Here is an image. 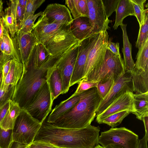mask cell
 <instances>
[{
  "label": "cell",
  "mask_w": 148,
  "mask_h": 148,
  "mask_svg": "<svg viewBox=\"0 0 148 148\" xmlns=\"http://www.w3.org/2000/svg\"><path fill=\"white\" fill-rule=\"evenodd\" d=\"M100 129L91 125L79 129L62 128L45 120L34 141L63 148H94L99 144Z\"/></svg>",
  "instance_id": "6da1fadb"
},
{
  "label": "cell",
  "mask_w": 148,
  "mask_h": 148,
  "mask_svg": "<svg viewBox=\"0 0 148 148\" xmlns=\"http://www.w3.org/2000/svg\"><path fill=\"white\" fill-rule=\"evenodd\" d=\"M102 99L96 87L84 91L79 101L52 124L67 128L87 127L96 116L97 110Z\"/></svg>",
  "instance_id": "7a4b0ae2"
},
{
  "label": "cell",
  "mask_w": 148,
  "mask_h": 148,
  "mask_svg": "<svg viewBox=\"0 0 148 148\" xmlns=\"http://www.w3.org/2000/svg\"><path fill=\"white\" fill-rule=\"evenodd\" d=\"M53 66L48 62L37 69L28 64L26 71L15 86L12 101L17 103L21 109H26L40 88L47 81L48 70Z\"/></svg>",
  "instance_id": "3957f363"
},
{
  "label": "cell",
  "mask_w": 148,
  "mask_h": 148,
  "mask_svg": "<svg viewBox=\"0 0 148 148\" xmlns=\"http://www.w3.org/2000/svg\"><path fill=\"white\" fill-rule=\"evenodd\" d=\"M25 109H21L12 130V141L30 145L34 141L42 125Z\"/></svg>",
  "instance_id": "277c9868"
},
{
  "label": "cell",
  "mask_w": 148,
  "mask_h": 148,
  "mask_svg": "<svg viewBox=\"0 0 148 148\" xmlns=\"http://www.w3.org/2000/svg\"><path fill=\"white\" fill-rule=\"evenodd\" d=\"M109 36L107 31L100 32L95 44L89 52L83 79L85 80L92 82L98 74L104 60Z\"/></svg>",
  "instance_id": "5b68a950"
},
{
  "label": "cell",
  "mask_w": 148,
  "mask_h": 148,
  "mask_svg": "<svg viewBox=\"0 0 148 148\" xmlns=\"http://www.w3.org/2000/svg\"><path fill=\"white\" fill-rule=\"evenodd\" d=\"M139 140L138 135L125 127L111 128L101 133L99 143L103 147L112 144L120 148H136Z\"/></svg>",
  "instance_id": "8992f818"
},
{
  "label": "cell",
  "mask_w": 148,
  "mask_h": 148,
  "mask_svg": "<svg viewBox=\"0 0 148 148\" xmlns=\"http://www.w3.org/2000/svg\"><path fill=\"white\" fill-rule=\"evenodd\" d=\"M69 25L49 38L42 44L55 58L60 59L73 46L79 42L72 34Z\"/></svg>",
  "instance_id": "52a82bcc"
},
{
  "label": "cell",
  "mask_w": 148,
  "mask_h": 148,
  "mask_svg": "<svg viewBox=\"0 0 148 148\" xmlns=\"http://www.w3.org/2000/svg\"><path fill=\"white\" fill-rule=\"evenodd\" d=\"M53 101L47 81L26 110L33 117L42 123L51 111Z\"/></svg>",
  "instance_id": "ba28073f"
},
{
  "label": "cell",
  "mask_w": 148,
  "mask_h": 148,
  "mask_svg": "<svg viewBox=\"0 0 148 148\" xmlns=\"http://www.w3.org/2000/svg\"><path fill=\"white\" fill-rule=\"evenodd\" d=\"M125 72L123 61L121 55H115L107 49L102 66L92 82L103 83L110 79L114 82Z\"/></svg>",
  "instance_id": "9c48e42d"
},
{
  "label": "cell",
  "mask_w": 148,
  "mask_h": 148,
  "mask_svg": "<svg viewBox=\"0 0 148 148\" xmlns=\"http://www.w3.org/2000/svg\"><path fill=\"white\" fill-rule=\"evenodd\" d=\"M99 33L93 34L79 42L77 57L70 80V87L78 83L83 78L88 54L95 44Z\"/></svg>",
  "instance_id": "30bf717a"
},
{
  "label": "cell",
  "mask_w": 148,
  "mask_h": 148,
  "mask_svg": "<svg viewBox=\"0 0 148 148\" xmlns=\"http://www.w3.org/2000/svg\"><path fill=\"white\" fill-rule=\"evenodd\" d=\"M128 91L133 92V83L131 73L125 71L113 82L110 91L100 103L96 112V116L101 113L118 97Z\"/></svg>",
  "instance_id": "8fae6325"
},
{
  "label": "cell",
  "mask_w": 148,
  "mask_h": 148,
  "mask_svg": "<svg viewBox=\"0 0 148 148\" xmlns=\"http://www.w3.org/2000/svg\"><path fill=\"white\" fill-rule=\"evenodd\" d=\"M11 38L19 62L23 65V74L26 71L31 52L37 43L36 39L32 32L25 33L19 30Z\"/></svg>",
  "instance_id": "7c38bea8"
},
{
  "label": "cell",
  "mask_w": 148,
  "mask_h": 148,
  "mask_svg": "<svg viewBox=\"0 0 148 148\" xmlns=\"http://www.w3.org/2000/svg\"><path fill=\"white\" fill-rule=\"evenodd\" d=\"M88 17L93 34H98L110 29L112 20L107 18L101 0H86Z\"/></svg>",
  "instance_id": "4fadbf2b"
},
{
  "label": "cell",
  "mask_w": 148,
  "mask_h": 148,
  "mask_svg": "<svg viewBox=\"0 0 148 148\" xmlns=\"http://www.w3.org/2000/svg\"><path fill=\"white\" fill-rule=\"evenodd\" d=\"M79 42L70 48L56 64L62 80V94L66 93L70 87V80L77 57Z\"/></svg>",
  "instance_id": "5bb4252c"
},
{
  "label": "cell",
  "mask_w": 148,
  "mask_h": 148,
  "mask_svg": "<svg viewBox=\"0 0 148 148\" xmlns=\"http://www.w3.org/2000/svg\"><path fill=\"white\" fill-rule=\"evenodd\" d=\"M133 92H127L114 101L101 113L96 116V121L101 124L102 121L107 117L121 111L127 110L130 113L134 111L133 102Z\"/></svg>",
  "instance_id": "9a60e30c"
},
{
  "label": "cell",
  "mask_w": 148,
  "mask_h": 148,
  "mask_svg": "<svg viewBox=\"0 0 148 148\" xmlns=\"http://www.w3.org/2000/svg\"><path fill=\"white\" fill-rule=\"evenodd\" d=\"M69 25L51 23L42 15L34 24L32 32L36 37L37 43L42 44L49 38L67 28Z\"/></svg>",
  "instance_id": "2e32d148"
},
{
  "label": "cell",
  "mask_w": 148,
  "mask_h": 148,
  "mask_svg": "<svg viewBox=\"0 0 148 148\" xmlns=\"http://www.w3.org/2000/svg\"><path fill=\"white\" fill-rule=\"evenodd\" d=\"M42 15L49 22L56 24L69 25L73 19L68 8L58 3L48 5Z\"/></svg>",
  "instance_id": "e0dca14e"
},
{
  "label": "cell",
  "mask_w": 148,
  "mask_h": 148,
  "mask_svg": "<svg viewBox=\"0 0 148 148\" xmlns=\"http://www.w3.org/2000/svg\"><path fill=\"white\" fill-rule=\"evenodd\" d=\"M70 29L74 36L79 42L93 34L88 18L80 17L73 19Z\"/></svg>",
  "instance_id": "ac0fdd59"
},
{
  "label": "cell",
  "mask_w": 148,
  "mask_h": 148,
  "mask_svg": "<svg viewBox=\"0 0 148 148\" xmlns=\"http://www.w3.org/2000/svg\"><path fill=\"white\" fill-rule=\"evenodd\" d=\"M83 92L77 94H73L68 99L56 105L48 117L46 121L52 123L65 113L79 101Z\"/></svg>",
  "instance_id": "d6986e66"
},
{
  "label": "cell",
  "mask_w": 148,
  "mask_h": 148,
  "mask_svg": "<svg viewBox=\"0 0 148 148\" xmlns=\"http://www.w3.org/2000/svg\"><path fill=\"white\" fill-rule=\"evenodd\" d=\"M52 57L43 44L37 43L31 52L27 65L30 64L34 68L38 69L44 65Z\"/></svg>",
  "instance_id": "ffe728a7"
},
{
  "label": "cell",
  "mask_w": 148,
  "mask_h": 148,
  "mask_svg": "<svg viewBox=\"0 0 148 148\" xmlns=\"http://www.w3.org/2000/svg\"><path fill=\"white\" fill-rule=\"evenodd\" d=\"M56 64L49 69L47 79L53 100L62 94V89L61 76Z\"/></svg>",
  "instance_id": "44dd1931"
},
{
  "label": "cell",
  "mask_w": 148,
  "mask_h": 148,
  "mask_svg": "<svg viewBox=\"0 0 148 148\" xmlns=\"http://www.w3.org/2000/svg\"><path fill=\"white\" fill-rule=\"evenodd\" d=\"M123 32V47L122 51L123 55V62L125 71L131 73L135 66V63L132 55V45L130 42L127 34L126 24L120 25Z\"/></svg>",
  "instance_id": "7402d4cb"
},
{
  "label": "cell",
  "mask_w": 148,
  "mask_h": 148,
  "mask_svg": "<svg viewBox=\"0 0 148 148\" xmlns=\"http://www.w3.org/2000/svg\"><path fill=\"white\" fill-rule=\"evenodd\" d=\"M133 86V92L136 94L148 92V71L134 67L131 73Z\"/></svg>",
  "instance_id": "603a6c76"
},
{
  "label": "cell",
  "mask_w": 148,
  "mask_h": 148,
  "mask_svg": "<svg viewBox=\"0 0 148 148\" xmlns=\"http://www.w3.org/2000/svg\"><path fill=\"white\" fill-rule=\"evenodd\" d=\"M134 114L138 119L142 121L144 117L148 116V92L134 94L133 102Z\"/></svg>",
  "instance_id": "cb8c5ba5"
},
{
  "label": "cell",
  "mask_w": 148,
  "mask_h": 148,
  "mask_svg": "<svg viewBox=\"0 0 148 148\" xmlns=\"http://www.w3.org/2000/svg\"><path fill=\"white\" fill-rule=\"evenodd\" d=\"M115 12V22L113 26L114 30L123 24V19L127 16H135L133 6L129 0H119Z\"/></svg>",
  "instance_id": "d4e9b609"
},
{
  "label": "cell",
  "mask_w": 148,
  "mask_h": 148,
  "mask_svg": "<svg viewBox=\"0 0 148 148\" xmlns=\"http://www.w3.org/2000/svg\"><path fill=\"white\" fill-rule=\"evenodd\" d=\"M23 70L22 63L12 59L10 68L5 78L3 88H7L10 85L15 86L21 79Z\"/></svg>",
  "instance_id": "484cf974"
},
{
  "label": "cell",
  "mask_w": 148,
  "mask_h": 148,
  "mask_svg": "<svg viewBox=\"0 0 148 148\" xmlns=\"http://www.w3.org/2000/svg\"><path fill=\"white\" fill-rule=\"evenodd\" d=\"M21 110L17 103L12 101L8 110L0 124V127L5 130H12Z\"/></svg>",
  "instance_id": "4316f807"
},
{
  "label": "cell",
  "mask_w": 148,
  "mask_h": 148,
  "mask_svg": "<svg viewBox=\"0 0 148 148\" xmlns=\"http://www.w3.org/2000/svg\"><path fill=\"white\" fill-rule=\"evenodd\" d=\"M3 25L8 30L11 38H13L18 31L15 18L10 6L6 8L1 14Z\"/></svg>",
  "instance_id": "83f0119b"
},
{
  "label": "cell",
  "mask_w": 148,
  "mask_h": 148,
  "mask_svg": "<svg viewBox=\"0 0 148 148\" xmlns=\"http://www.w3.org/2000/svg\"><path fill=\"white\" fill-rule=\"evenodd\" d=\"M134 67L148 71V39L138 49Z\"/></svg>",
  "instance_id": "f1b7e54d"
},
{
  "label": "cell",
  "mask_w": 148,
  "mask_h": 148,
  "mask_svg": "<svg viewBox=\"0 0 148 148\" xmlns=\"http://www.w3.org/2000/svg\"><path fill=\"white\" fill-rule=\"evenodd\" d=\"M133 6L135 16L139 24V27L143 23L148 9H145L144 5L146 0H129Z\"/></svg>",
  "instance_id": "f546056e"
},
{
  "label": "cell",
  "mask_w": 148,
  "mask_h": 148,
  "mask_svg": "<svg viewBox=\"0 0 148 148\" xmlns=\"http://www.w3.org/2000/svg\"><path fill=\"white\" fill-rule=\"evenodd\" d=\"M2 38L4 46V53L11 56L12 59L19 62L18 58L14 50L12 41L8 30L3 25Z\"/></svg>",
  "instance_id": "4dcf8cb0"
},
{
  "label": "cell",
  "mask_w": 148,
  "mask_h": 148,
  "mask_svg": "<svg viewBox=\"0 0 148 148\" xmlns=\"http://www.w3.org/2000/svg\"><path fill=\"white\" fill-rule=\"evenodd\" d=\"M130 113L129 111L125 110L111 115L103 119L101 124L104 123L114 128L119 125L124 119Z\"/></svg>",
  "instance_id": "1f68e13d"
},
{
  "label": "cell",
  "mask_w": 148,
  "mask_h": 148,
  "mask_svg": "<svg viewBox=\"0 0 148 148\" xmlns=\"http://www.w3.org/2000/svg\"><path fill=\"white\" fill-rule=\"evenodd\" d=\"M148 39V17L147 12L146 15L143 23L140 27L137 39L135 43V46L139 49Z\"/></svg>",
  "instance_id": "d6a6232c"
},
{
  "label": "cell",
  "mask_w": 148,
  "mask_h": 148,
  "mask_svg": "<svg viewBox=\"0 0 148 148\" xmlns=\"http://www.w3.org/2000/svg\"><path fill=\"white\" fill-rule=\"evenodd\" d=\"M10 1L11 11L15 18L18 30L23 21L24 14L18 0H11Z\"/></svg>",
  "instance_id": "836d02e7"
},
{
  "label": "cell",
  "mask_w": 148,
  "mask_h": 148,
  "mask_svg": "<svg viewBox=\"0 0 148 148\" xmlns=\"http://www.w3.org/2000/svg\"><path fill=\"white\" fill-rule=\"evenodd\" d=\"M42 13L43 12H40L29 17L23 22L18 30L25 33L32 32L35 21L38 17L42 15Z\"/></svg>",
  "instance_id": "e575fe53"
},
{
  "label": "cell",
  "mask_w": 148,
  "mask_h": 148,
  "mask_svg": "<svg viewBox=\"0 0 148 148\" xmlns=\"http://www.w3.org/2000/svg\"><path fill=\"white\" fill-rule=\"evenodd\" d=\"M12 130H5L0 127V148H10L12 141Z\"/></svg>",
  "instance_id": "d590c367"
},
{
  "label": "cell",
  "mask_w": 148,
  "mask_h": 148,
  "mask_svg": "<svg viewBox=\"0 0 148 148\" xmlns=\"http://www.w3.org/2000/svg\"><path fill=\"white\" fill-rule=\"evenodd\" d=\"M45 1V0H27L23 22L29 16L34 15L36 10Z\"/></svg>",
  "instance_id": "8d00e7d4"
},
{
  "label": "cell",
  "mask_w": 148,
  "mask_h": 148,
  "mask_svg": "<svg viewBox=\"0 0 148 148\" xmlns=\"http://www.w3.org/2000/svg\"><path fill=\"white\" fill-rule=\"evenodd\" d=\"M15 86L10 85L8 88L3 89L0 86V106L8 101L11 99L13 96Z\"/></svg>",
  "instance_id": "74e56055"
},
{
  "label": "cell",
  "mask_w": 148,
  "mask_h": 148,
  "mask_svg": "<svg viewBox=\"0 0 148 148\" xmlns=\"http://www.w3.org/2000/svg\"><path fill=\"white\" fill-rule=\"evenodd\" d=\"M106 15L108 18L115 12L119 0H101Z\"/></svg>",
  "instance_id": "f35d334b"
},
{
  "label": "cell",
  "mask_w": 148,
  "mask_h": 148,
  "mask_svg": "<svg viewBox=\"0 0 148 148\" xmlns=\"http://www.w3.org/2000/svg\"><path fill=\"white\" fill-rule=\"evenodd\" d=\"M113 83V81L112 79H109L103 83L98 82L96 88L102 99L105 97L110 91Z\"/></svg>",
  "instance_id": "ab89813d"
},
{
  "label": "cell",
  "mask_w": 148,
  "mask_h": 148,
  "mask_svg": "<svg viewBox=\"0 0 148 148\" xmlns=\"http://www.w3.org/2000/svg\"><path fill=\"white\" fill-rule=\"evenodd\" d=\"M65 1V4L70 10L73 19L82 16L78 3V0H66Z\"/></svg>",
  "instance_id": "60d3db41"
},
{
  "label": "cell",
  "mask_w": 148,
  "mask_h": 148,
  "mask_svg": "<svg viewBox=\"0 0 148 148\" xmlns=\"http://www.w3.org/2000/svg\"><path fill=\"white\" fill-rule=\"evenodd\" d=\"M98 82H87L82 79L78 83L79 85L74 93L75 94L80 93L90 88L97 87Z\"/></svg>",
  "instance_id": "b9f144b4"
},
{
  "label": "cell",
  "mask_w": 148,
  "mask_h": 148,
  "mask_svg": "<svg viewBox=\"0 0 148 148\" xmlns=\"http://www.w3.org/2000/svg\"><path fill=\"white\" fill-rule=\"evenodd\" d=\"M108 40L107 44V49L112 52L116 55H121L119 52V44L117 42L116 43L112 42L110 39Z\"/></svg>",
  "instance_id": "7bdbcfd3"
},
{
  "label": "cell",
  "mask_w": 148,
  "mask_h": 148,
  "mask_svg": "<svg viewBox=\"0 0 148 148\" xmlns=\"http://www.w3.org/2000/svg\"><path fill=\"white\" fill-rule=\"evenodd\" d=\"M78 3L82 16L88 18L86 0H78Z\"/></svg>",
  "instance_id": "ee69618b"
},
{
  "label": "cell",
  "mask_w": 148,
  "mask_h": 148,
  "mask_svg": "<svg viewBox=\"0 0 148 148\" xmlns=\"http://www.w3.org/2000/svg\"><path fill=\"white\" fill-rule=\"evenodd\" d=\"M12 101L11 99L10 100L0 106V125L8 110Z\"/></svg>",
  "instance_id": "f6af8a7d"
},
{
  "label": "cell",
  "mask_w": 148,
  "mask_h": 148,
  "mask_svg": "<svg viewBox=\"0 0 148 148\" xmlns=\"http://www.w3.org/2000/svg\"><path fill=\"white\" fill-rule=\"evenodd\" d=\"M12 59L8 61L4 64L2 71V79L1 86L3 88L5 78L10 70Z\"/></svg>",
  "instance_id": "bcb514c9"
},
{
  "label": "cell",
  "mask_w": 148,
  "mask_h": 148,
  "mask_svg": "<svg viewBox=\"0 0 148 148\" xmlns=\"http://www.w3.org/2000/svg\"><path fill=\"white\" fill-rule=\"evenodd\" d=\"M11 59H12L11 56L3 54L0 50V72L2 71L5 63Z\"/></svg>",
  "instance_id": "7dc6e473"
},
{
  "label": "cell",
  "mask_w": 148,
  "mask_h": 148,
  "mask_svg": "<svg viewBox=\"0 0 148 148\" xmlns=\"http://www.w3.org/2000/svg\"><path fill=\"white\" fill-rule=\"evenodd\" d=\"M148 140H147L145 136L141 139H139L136 148H148Z\"/></svg>",
  "instance_id": "c3c4849f"
},
{
  "label": "cell",
  "mask_w": 148,
  "mask_h": 148,
  "mask_svg": "<svg viewBox=\"0 0 148 148\" xmlns=\"http://www.w3.org/2000/svg\"><path fill=\"white\" fill-rule=\"evenodd\" d=\"M30 145H25L13 141L10 148H29Z\"/></svg>",
  "instance_id": "681fc988"
},
{
  "label": "cell",
  "mask_w": 148,
  "mask_h": 148,
  "mask_svg": "<svg viewBox=\"0 0 148 148\" xmlns=\"http://www.w3.org/2000/svg\"><path fill=\"white\" fill-rule=\"evenodd\" d=\"M33 142L38 148H58L56 147L51 146L42 142L34 141Z\"/></svg>",
  "instance_id": "f907efd6"
},
{
  "label": "cell",
  "mask_w": 148,
  "mask_h": 148,
  "mask_svg": "<svg viewBox=\"0 0 148 148\" xmlns=\"http://www.w3.org/2000/svg\"><path fill=\"white\" fill-rule=\"evenodd\" d=\"M144 123L145 130V135L146 138L148 140V116L143 117L142 121Z\"/></svg>",
  "instance_id": "816d5d0a"
},
{
  "label": "cell",
  "mask_w": 148,
  "mask_h": 148,
  "mask_svg": "<svg viewBox=\"0 0 148 148\" xmlns=\"http://www.w3.org/2000/svg\"><path fill=\"white\" fill-rule=\"evenodd\" d=\"M18 1L21 8L24 16L27 3V0H18Z\"/></svg>",
  "instance_id": "f5cc1de1"
},
{
  "label": "cell",
  "mask_w": 148,
  "mask_h": 148,
  "mask_svg": "<svg viewBox=\"0 0 148 148\" xmlns=\"http://www.w3.org/2000/svg\"><path fill=\"white\" fill-rule=\"evenodd\" d=\"M3 30V26L1 15L0 16V38L2 36Z\"/></svg>",
  "instance_id": "db71d44e"
},
{
  "label": "cell",
  "mask_w": 148,
  "mask_h": 148,
  "mask_svg": "<svg viewBox=\"0 0 148 148\" xmlns=\"http://www.w3.org/2000/svg\"><path fill=\"white\" fill-rule=\"evenodd\" d=\"M0 50L4 54V46L2 36L0 38Z\"/></svg>",
  "instance_id": "11a10c76"
},
{
  "label": "cell",
  "mask_w": 148,
  "mask_h": 148,
  "mask_svg": "<svg viewBox=\"0 0 148 148\" xmlns=\"http://www.w3.org/2000/svg\"><path fill=\"white\" fill-rule=\"evenodd\" d=\"M103 147L104 148H120L112 144L108 145Z\"/></svg>",
  "instance_id": "9f6ffc18"
},
{
  "label": "cell",
  "mask_w": 148,
  "mask_h": 148,
  "mask_svg": "<svg viewBox=\"0 0 148 148\" xmlns=\"http://www.w3.org/2000/svg\"><path fill=\"white\" fill-rule=\"evenodd\" d=\"M3 12V2L2 1L0 0V15Z\"/></svg>",
  "instance_id": "6f0895ef"
},
{
  "label": "cell",
  "mask_w": 148,
  "mask_h": 148,
  "mask_svg": "<svg viewBox=\"0 0 148 148\" xmlns=\"http://www.w3.org/2000/svg\"><path fill=\"white\" fill-rule=\"evenodd\" d=\"M29 148H38V147L33 142L30 145Z\"/></svg>",
  "instance_id": "680465c9"
},
{
  "label": "cell",
  "mask_w": 148,
  "mask_h": 148,
  "mask_svg": "<svg viewBox=\"0 0 148 148\" xmlns=\"http://www.w3.org/2000/svg\"><path fill=\"white\" fill-rule=\"evenodd\" d=\"M2 79V71L0 72V86L1 85Z\"/></svg>",
  "instance_id": "91938a15"
},
{
  "label": "cell",
  "mask_w": 148,
  "mask_h": 148,
  "mask_svg": "<svg viewBox=\"0 0 148 148\" xmlns=\"http://www.w3.org/2000/svg\"><path fill=\"white\" fill-rule=\"evenodd\" d=\"M94 148H104V147L98 144L96 145Z\"/></svg>",
  "instance_id": "94428289"
},
{
  "label": "cell",
  "mask_w": 148,
  "mask_h": 148,
  "mask_svg": "<svg viewBox=\"0 0 148 148\" xmlns=\"http://www.w3.org/2000/svg\"><path fill=\"white\" fill-rule=\"evenodd\" d=\"M57 147L58 148H63L58 147Z\"/></svg>",
  "instance_id": "6125c7cd"
},
{
  "label": "cell",
  "mask_w": 148,
  "mask_h": 148,
  "mask_svg": "<svg viewBox=\"0 0 148 148\" xmlns=\"http://www.w3.org/2000/svg\"><path fill=\"white\" fill-rule=\"evenodd\" d=\"M1 15H0V16Z\"/></svg>",
  "instance_id": "be15d7a7"
}]
</instances>
